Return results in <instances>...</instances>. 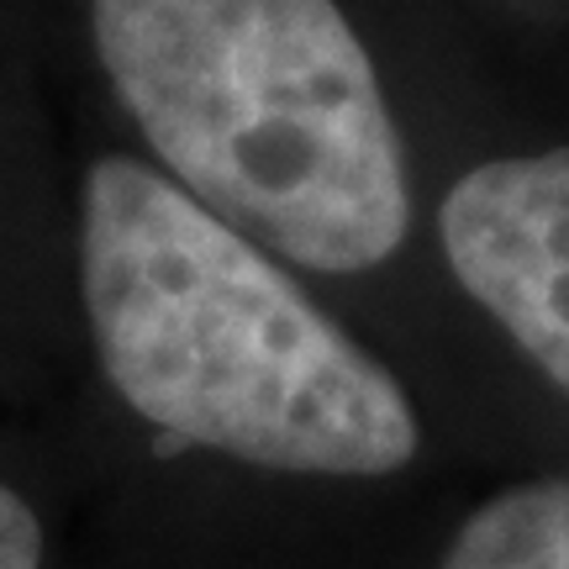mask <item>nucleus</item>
I'll use <instances>...</instances> for the list:
<instances>
[{"instance_id":"nucleus-1","label":"nucleus","mask_w":569,"mask_h":569,"mask_svg":"<svg viewBox=\"0 0 569 569\" xmlns=\"http://www.w3.org/2000/svg\"><path fill=\"white\" fill-rule=\"evenodd\" d=\"M84 311L127 407L184 443L284 475H396L407 390L264 248L138 159L84 180Z\"/></svg>"},{"instance_id":"nucleus-2","label":"nucleus","mask_w":569,"mask_h":569,"mask_svg":"<svg viewBox=\"0 0 569 569\" xmlns=\"http://www.w3.org/2000/svg\"><path fill=\"white\" fill-rule=\"evenodd\" d=\"M96 48L190 201L322 274L411 222L401 138L338 0H90Z\"/></svg>"},{"instance_id":"nucleus-3","label":"nucleus","mask_w":569,"mask_h":569,"mask_svg":"<svg viewBox=\"0 0 569 569\" xmlns=\"http://www.w3.org/2000/svg\"><path fill=\"white\" fill-rule=\"evenodd\" d=\"M438 232L459 284L569 396V148L475 163Z\"/></svg>"},{"instance_id":"nucleus-4","label":"nucleus","mask_w":569,"mask_h":569,"mask_svg":"<svg viewBox=\"0 0 569 569\" xmlns=\"http://www.w3.org/2000/svg\"><path fill=\"white\" fill-rule=\"evenodd\" d=\"M443 569H569V475L490 496L448 543Z\"/></svg>"},{"instance_id":"nucleus-5","label":"nucleus","mask_w":569,"mask_h":569,"mask_svg":"<svg viewBox=\"0 0 569 569\" xmlns=\"http://www.w3.org/2000/svg\"><path fill=\"white\" fill-rule=\"evenodd\" d=\"M42 565V532L32 507L17 490L0 486V569H38Z\"/></svg>"}]
</instances>
